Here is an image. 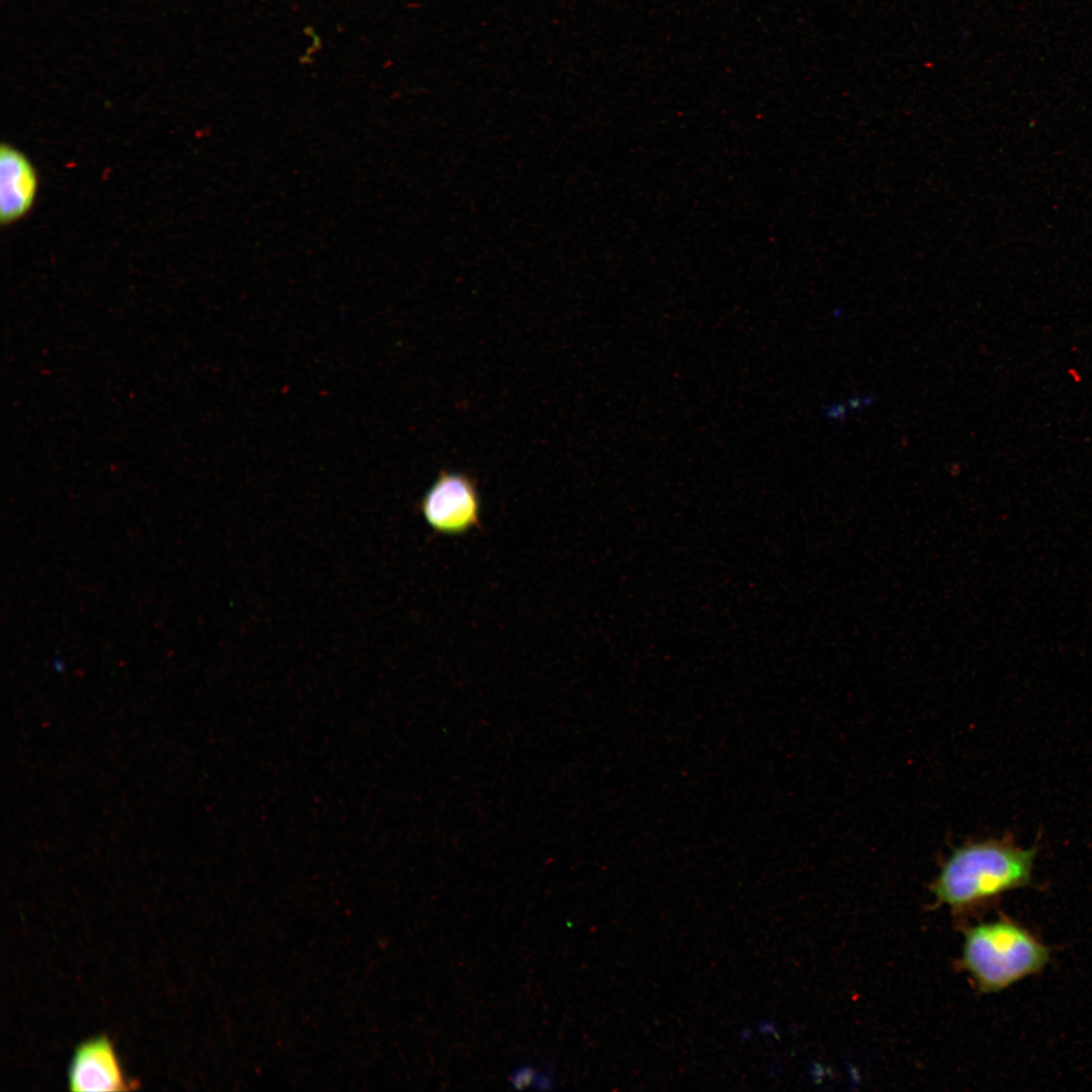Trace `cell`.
Listing matches in <instances>:
<instances>
[{"mask_svg":"<svg viewBox=\"0 0 1092 1092\" xmlns=\"http://www.w3.org/2000/svg\"><path fill=\"white\" fill-rule=\"evenodd\" d=\"M1037 848L1010 837L966 841L951 849L930 884L935 903L963 916L1031 881Z\"/></svg>","mask_w":1092,"mask_h":1092,"instance_id":"6da1fadb","label":"cell"},{"mask_svg":"<svg viewBox=\"0 0 1092 1092\" xmlns=\"http://www.w3.org/2000/svg\"><path fill=\"white\" fill-rule=\"evenodd\" d=\"M1050 960L1051 949L1009 918L965 928L960 965L981 993H996L1035 975Z\"/></svg>","mask_w":1092,"mask_h":1092,"instance_id":"7a4b0ae2","label":"cell"},{"mask_svg":"<svg viewBox=\"0 0 1092 1092\" xmlns=\"http://www.w3.org/2000/svg\"><path fill=\"white\" fill-rule=\"evenodd\" d=\"M420 509L438 534L462 535L480 526L476 482L463 472L442 471L423 496Z\"/></svg>","mask_w":1092,"mask_h":1092,"instance_id":"3957f363","label":"cell"},{"mask_svg":"<svg viewBox=\"0 0 1092 1092\" xmlns=\"http://www.w3.org/2000/svg\"><path fill=\"white\" fill-rule=\"evenodd\" d=\"M72 1091H121L129 1088L111 1041L106 1036L88 1039L75 1050L69 1069Z\"/></svg>","mask_w":1092,"mask_h":1092,"instance_id":"277c9868","label":"cell"},{"mask_svg":"<svg viewBox=\"0 0 1092 1092\" xmlns=\"http://www.w3.org/2000/svg\"><path fill=\"white\" fill-rule=\"evenodd\" d=\"M37 174L30 160L10 144L0 150V220L3 225L23 218L37 193Z\"/></svg>","mask_w":1092,"mask_h":1092,"instance_id":"5b68a950","label":"cell"},{"mask_svg":"<svg viewBox=\"0 0 1092 1092\" xmlns=\"http://www.w3.org/2000/svg\"><path fill=\"white\" fill-rule=\"evenodd\" d=\"M537 1072L530 1066H522L514 1070L510 1077V1084L518 1090L533 1086Z\"/></svg>","mask_w":1092,"mask_h":1092,"instance_id":"8992f818","label":"cell"},{"mask_svg":"<svg viewBox=\"0 0 1092 1092\" xmlns=\"http://www.w3.org/2000/svg\"><path fill=\"white\" fill-rule=\"evenodd\" d=\"M552 1077L550 1072L537 1073L533 1087L542 1090H548L552 1088Z\"/></svg>","mask_w":1092,"mask_h":1092,"instance_id":"52a82bcc","label":"cell"}]
</instances>
